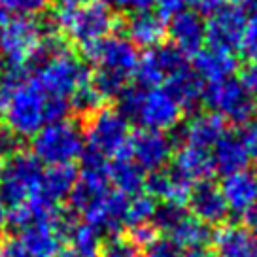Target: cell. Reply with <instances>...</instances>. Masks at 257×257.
<instances>
[{"label": "cell", "mask_w": 257, "mask_h": 257, "mask_svg": "<svg viewBox=\"0 0 257 257\" xmlns=\"http://www.w3.org/2000/svg\"><path fill=\"white\" fill-rule=\"evenodd\" d=\"M21 152V144H19V137H16L12 131H0V157L10 159Z\"/></svg>", "instance_id": "37"}, {"label": "cell", "mask_w": 257, "mask_h": 257, "mask_svg": "<svg viewBox=\"0 0 257 257\" xmlns=\"http://www.w3.org/2000/svg\"><path fill=\"white\" fill-rule=\"evenodd\" d=\"M70 104L49 98L23 70H10L0 78V115L16 137H34L48 123L66 119Z\"/></svg>", "instance_id": "1"}, {"label": "cell", "mask_w": 257, "mask_h": 257, "mask_svg": "<svg viewBox=\"0 0 257 257\" xmlns=\"http://www.w3.org/2000/svg\"><path fill=\"white\" fill-rule=\"evenodd\" d=\"M44 169L32 153L19 152L0 165V202L14 208L36 197L42 189Z\"/></svg>", "instance_id": "8"}, {"label": "cell", "mask_w": 257, "mask_h": 257, "mask_svg": "<svg viewBox=\"0 0 257 257\" xmlns=\"http://www.w3.org/2000/svg\"><path fill=\"white\" fill-rule=\"evenodd\" d=\"M210 153H212V161H214V169L221 172L223 176H231V174H236L242 170H248L249 155L244 140L238 135L225 133L223 138L214 146V150Z\"/></svg>", "instance_id": "23"}, {"label": "cell", "mask_w": 257, "mask_h": 257, "mask_svg": "<svg viewBox=\"0 0 257 257\" xmlns=\"http://www.w3.org/2000/svg\"><path fill=\"white\" fill-rule=\"evenodd\" d=\"M17 238L31 257H57L61 251L63 234L57 225L38 223L23 229Z\"/></svg>", "instance_id": "25"}, {"label": "cell", "mask_w": 257, "mask_h": 257, "mask_svg": "<svg viewBox=\"0 0 257 257\" xmlns=\"http://www.w3.org/2000/svg\"><path fill=\"white\" fill-rule=\"evenodd\" d=\"M91 74L76 55L63 49L61 46L49 49L44 53L36 74L32 80L38 83V87L57 100H64L70 104L72 96L89 81Z\"/></svg>", "instance_id": "4"}, {"label": "cell", "mask_w": 257, "mask_h": 257, "mask_svg": "<svg viewBox=\"0 0 257 257\" xmlns=\"http://www.w3.org/2000/svg\"><path fill=\"white\" fill-rule=\"evenodd\" d=\"M57 257H78L74 251H70V249H66V251H59V255Z\"/></svg>", "instance_id": "47"}, {"label": "cell", "mask_w": 257, "mask_h": 257, "mask_svg": "<svg viewBox=\"0 0 257 257\" xmlns=\"http://www.w3.org/2000/svg\"><path fill=\"white\" fill-rule=\"evenodd\" d=\"M53 38L31 17H12L0 25V53L10 63V70H25L31 61L44 55Z\"/></svg>", "instance_id": "6"}, {"label": "cell", "mask_w": 257, "mask_h": 257, "mask_svg": "<svg viewBox=\"0 0 257 257\" xmlns=\"http://www.w3.org/2000/svg\"><path fill=\"white\" fill-rule=\"evenodd\" d=\"M64 238L70 242V251H74L78 257H98L102 248L100 231L85 221L83 223L76 221L68 229Z\"/></svg>", "instance_id": "30"}, {"label": "cell", "mask_w": 257, "mask_h": 257, "mask_svg": "<svg viewBox=\"0 0 257 257\" xmlns=\"http://www.w3.org/2000/svg\"><path fill=\"white\" fill-rule=\"evenodd\" d=\"M48 6V0H0V8L14 17H34Z\"/></svg>", "instance_id": "34"}, {"label": "cell", "mask_w": 257, "mask_h": 257, "mask_svg": "<svg viewBox=\"0 0 257 257\" xmlns=\"http://www.w3.org/2000/svg\"><path fill=\"white\" fill-rule=\"evenodd\" d=\"M244 229L257 240V206H253V208L244 216Z\"/></svg>", "instance_id": "42"}, {"label": "cell", "mask_w": 257, "mask_h": 257, "mask_svg": "<svg viewBox=\"0 0 257 257\" xmlns=\"http://www.w3.org/2000/svg\"><path fill=\"white\" fill-rule=\"evenodd\" d=\"M144 257H184V249L169 236H157L150 246H146Z\"/></svg>", "instance_id": "35"}, {"label": "cell", "mask_w": 257, "mask_h": 257, "mask_svg": "<svg viewBox=\"0 0 257 257\" xmlns=\"http://www.w3.org/2000/svg\"><path fill=\"white\" fill-rule=\"evenodd\" d=\"M159 14L163 17H174L178 14H182L185 10L191 8L195 14H216L217 10H221L227 4V0H159Z\"/></svg>", "instance_id": "31"}, {"label": "cell", "mask_w": 257, "mask_h": 257, "mask_svg": "<svg viewBox=\"0 0 257 257\" xmlns=\"http://www.w3.org/2000/svg\"><path fill=\"white\" fill-rule=\"evenodd\" d=\"M0 257H31L19 238L10 236L0 240Z\"/></svg>", "instance_id": "39"}, {"label": "cell", "mask_w": 257, "mask_h": 257, "mask_svg": "<svg viewBox=\"0 0 257 257\" xmlns=\"http://www.w3.org/2000/svg\"><path fill=\"white\" fill-rule=\"evenodd\" d=\"M87 152L102 159H115L127 152L131 140V128L127 117L113 108H100L89 117L85 128Z\"/></svg>", "instance_id": "9"}, {"label": "cell", "mask_w": 257, "mask_h": 257, "mask_svg": "<svg viewBox=\"0 0 257 257\" xmlns=\"http://www.w3.org/2000/svg\"><path fill=\"white\" fill-rule=\"evenodd\" d=\"M100 257H144V251L137 246L128 236L113 234L110 240H106L100 248Z\"/></svg>", "instance_id": "33"}, {"label": "cell", "mask_w": 257, "mask_h": 257, "mask_svg": "<svg viewBox=\"0 0 257 257\" xmlns=\"http://www.w3.org/2000/svg\"><path fill=\"white\" fill-rule=\"evenodd\" d=\"M172 172L191 185L208 182L212 174L216 172L212 153L184 144V148H180L176 157H174V170Z\"/></svg>", "instance_id": "18"}, {"label": "cell", "mask_w": 257, "mask_h": 257, "mask_svg": "<svg viewBox=\"0 0 257 257\" xmlns=\"http://www.w3.org/2000/svg\"><path fill=\"white\" fill-rule=\"evenodd\" d=\"M242 85L251 96H257V59H251L242 70Z\"/></svg>", "instance_id": "40"}, {"label": "cell", "mask_w": 257, "mask_h": 257, "mask_svg": "<svg viewBox=\"0 0 257 257\" xmlns=\"http://www.w3.org/2000/svg\"><path fill=\"white\" fill-rule=\"evenodd\" d=\"M119 112L146 131L167 133L182 121L184 108L165 87L125 89L121 93Z\"/></svg>", "instance_id": "3"}, {"label": "cell", "mask_w": 257, "mask_h": 257, "mask_svg": "<svg viewBox=\"0 0 257 257\" xmlns=\"http://www.w3.org/2000/svg\"><path fill=\"white\" fill-rule=\"evenodd\" d=\"M242 140L246 144V150H248L249 161H253L257 165V121L255 123H249L244 135H242Z\"/></svg>", "instance_id": "41"}, {"label": "cell", "mask_w": 257, "mask_h": 257, "mask_svg": "<svg viewBox=\"0 0 257 257\" xmlns=\"http://www.w3.org/2000/svg\"><path fill=\"white\" fill-rule=\"evenodd\" d=\"M219 189L227 202V208L233 214L246 216L253 206H257V174L251 170L225 176Z\"/></svg>", "instance_id": "17"}, {"label": "cell", "mask_w": 257, "mask_h": 257, "mask_svg": "<svg viewBox=\"0 0 257 257\" xmlns=\"http://www.w3.org/2000/svg\"><path fill=\"white\" fill-rule=\"evenodd\" d=\"M55 25L66 38L87 48L110 36L115 27V16L106 2L89 0L76 6H59Z\"/></svg>", "instance_id": "5"}, {"label": "cell", "mask_w": 257, "mask_h": 257, "mask_svg": "<svg viewBox=\"0 0 257 257\" xmlns=\"http://www.w3.org/2000/svg\"><path fill=\"white\" fill-rule=\"evenodd\" d=\"M236 66H238V63H236L233 53L208 48L201 49L195 55L191 70L201 78V81L216 83V81L233 78V74L236 72Z\"/></svg>", "instance_id": "21"}, {"label": "cell", "mask_w": 257, "mask_h": 257, "mask_svg": "<svg viewBox=\"0 0 257 257\" xmlns=\"http://www.w3.org/2000/svg\"><path fill=\"white\" fill-rule=\"evenodd\" d=\"M89 0H59V6H76V4H83Z\"/></svg>", "instance_id": "46"}, {"label": "cell", "mask_w": 257, "mask_h": 257, "mask_svg": "<svg viewBox=\"0 0 257 257\" xmlns=\"http://www.w3.org/2000/svg\"><path fill=\"white\" fill-rule=\"evenodd\" d=\"M214 233L210 231L208 225L201 223L199 219H195L193 216L185 214L180 223L169 233V238L176 242L182 249H204L212 242Z\"/></svg>", "instance_id": "28"}, {"label": "cell", "mask_w": 257, "mask_h": 257, "mask_svg": "<svg viewBox=\"0 0 257 257\" xmlns=\"http://www.w3.org/2000/svg\"><path fill=\"white\" fill-rule=\"evenodd\" d=\"M225 121L217 117L216 113H197L185 123L184 140L185 146H193L199 150H214V146L223 138Z\"/></svg>", "instance_id": "22"}, {"label": "cell", "mask_w": 257, "mask_h": 257, "mask_svg": "<svg viewBox=\"0 0 257 257\" xmlns=\"http://www.w3.org/2000/svg\"><path fill=\"white\" fill-rule=\"evenodd\" d=\"M174 144L167 133L146 131L140 128L138 133L131 135L127 146L128 157L137 163L144 172H159L167 167L172 157Z\"/></svg>", "instance_id": "12"}, {"label": "cell", "mask_w": 257, "mask_h": 257, "mask_svg": "<svg viewBox=\"0 0 257 257\" xmlns=\"http://www.w3.org/2000/svg\"><path fill=\"white\" fill-rule=\"evenodd\" d=\"M0 25H2V17H0Z\"/></svg>", "instance_id": "48"}, {"label": "cell", "mask_w": 257, "mask_h": 257, "mask_svg": "<svg viewBox=\"0 0 257 257\" xmlns=\"http://www.w3.org/2000/svg\"><path fill=\"white\" fill-rule=\"evenodd\" d=\"M127 40L135 48L153 49L161 46L163 38L167 36V23L165 17L155 12H140L133 14L127 21Z\"/></svg>", "instance_id": "19"}, {"label": "cell", "mask_w": 257, "mask_h": 257, "mask_svg": "<svg viewBox=\"0 0 257 257\" xmlns=\"http://www.w3.org/2000/svg\"><path fill=\"white\" fill-rule=\"evenodd\" d=\"M184 257H217L214 251H210V249H193V251H189L187 255H184Z\"/></svg>", "instance_id": "45"}, {"label": "cell", "mask_w": 257, "mask_h": 257, "mask_svg": "<svg viewBox=\"0 0 257 257\" xmlns=\"http://www.w3.org/2000/svg\"><path fill=\"white\" fill-rule=\"evenodd\" d=\"M85 152V138L80 127L70 119L48 123L32 137V155L40 165L61 167L74 165Z\"/></svg>", "instance_id": "7"}, {"label": "cell", "mask_w": 257, "mask_h": 257, "mask_svg": "<svg viewBox=\"0 0 257 257\" xmlns=\"http://www.w3.org/2000/svg\"><path fill=\"white\" fill-rule=\"evenodd\" d=\"M202 100L212 110V113H216L223 121H231L234 125L249 123L257 110L253 96L242 85L240 80L234 78L208 83L202 93Z\"/></svg>", "instance_id": "10"}, {"label": "cell", "mask_w": 257, "mask_h": 257, "mask_svg": "<svg viewBox=\"0 0 257 257\" xmlns=\"http://www.w3.org/2000/svg\"><path fill=\"white\" fill-rule=\"evenodd\" d=\"M236 6L242 8L244 12L249 10L251 14H257V0H238V2H236Z\"/></svg>", "instance_id": "44"}, {"label": "cell", "mask_w": 257, "mask_h": 257, "mask_svg": "<svg viewBox=\"0 0 257 257\" xmlns=\"http://www.w3.org/2000/svg\"><path fill=\"white\" fill-rule=\"evenodd\" d=\"M144 187L148 189L150 197L161 199L163 204H174V206L184 208L189 201V193H191L193 185L176 176L174 172L159 170V172L150 174V178H146Z\"/></svg>", "instance_id": "24"}, {"label": "cell", "mask_w": 257, "mask_h": 257, "mask_svg": "<svg viewBox=\"0 0 257 257\" xmlns=\"http://www.w3.org/2000/svg\"><path fill=\"white\" fill-rule=\"evenodd\" d=\"M85 57L96 66L91 76V85L102 102L119 96L127 89V81L135 76L138 64L137 48L121 36H108L104 40L83 48Z\"/></svg>", "instance_id": "2"}, {"label": "cell", "mask_w": 257, "mask_h": 257, "mask_svg": "<svg viewBox=\"0 0 257 257\" xmlns=\"http://www.w3.org/2000/svg\"><path fill=\"white\" fill-rule=\"evenodd\" d=\"M212 242L217 257H257V240L244 229V225H219Z\"/></svg>", "instance_id": "20"}, {"label": "cell", "mask_w": 257, "mask_h": 257, "mask_svg": "<svg viewBox=\"0 0 257 257\" xmlns=\"http://www.w3.org/2000/svg\"><path fill=\"white\" fill-rule=\"evenodd\" d=\"M187 66V59L182 51H178L172 44H161L138 57L135 76L144 87H161Z\"/></svg>", "instance_id": "11"}, {"label": "cell", "mask_w": 257, "mask_h": 257, "mask_svg": "<svg viewBox=\"0 0 257 257\" xmlns=\"http://www.w3.org/2000/svg\"><path fill=\"white\" fill-rule=\"evenodd\" d=\"M244 27V10L236 4H225L223 8L210 16V21L206 23V42L210 48L233 53L236 48H240Z\"/></svg>", "instance_id": "13"}, {"label": "cell", "mask_w": 257, "mask_h": 257, "mask_svg": "<svg viewBox=\"0 0 257 257\" xmlns=\"http://www.w3.org/2000/svg\"><path fill=\"white\" fill-rule=\"evenodd\" d=\"M240 48L244 51V55L249 57V61L257 59V14H251V17L246 19Z\"/></svg>", "instance_id": "36"}, {"label": "cell", "mask_w": 257, "mask_h": 257, "mask_svg": "<svg viewBox=\"0 0 257 257\" xmlns=\"http://www.w3.org/2000/svg\"><path fill=\"white\" fill-rule=\"evenodd\" d=\"M6 227H8V208L0 202V240H2V236H4Z\"/></svg>", "instance_id": "43"}, {"label": "cell", "mask_w": 257, "mask_h": 257, "mask_svg": "<svg viewBox=\"0 0 257 257\" xmlns=\"http://www.w3.org/2000/svg\"><path fill=\"white\" fill-rule=\"evenodd\" d=\"M110 184H113L115 191L123 193L127 197H135L142 193L146 185L144 170L138 167L135 161L128 157V153H121L110 165Z\"/></svg>", "instance_id": "26"}, {"label": "cell", "mask_w": 257, "mask_h": 257, "mask_svg": "<svg viewBox=\"0 0 257 257\" xmlns=\"http://www.w3.org/2000/svg\"><path fill=\"white\" fill-rule=\"evenodd\" d=\"M187 206L195 219H199L201 223L208 225V227L210 225H223L229 216V208H227V202L221 195L219 185H216L210 180L193 185Z\"/></svg>", "instance_id": "14"}, {"label": "cell", "mask_w": 257, "mask_h": 257, "mask_svg": "<svg viewBox=\"0 0 257 257\" xmlns=\"http://www.w3.org/2000/svg\"><path fill=\"white\" fill-rule=\"evenodd\" d=\"M76 184H78V169L74 165L49 167L48 170H44L40 193L48 197L49 201L59 204L72 195Z\"/></svg>", "instance_id": "27"}, {"label": "cell", "mask_w": 257, "mask_h": 257, "mask_svg": "<svg viewBox=\"0 0 257 257\" xmlns=\"http://www.w3.org/2000/svg\"><path fill=\"white\" fill-rule=\"evenodd\" d=\"M127 206V195L115 191V189H110L98 201L93 202L81 216L85 219V223L93 225L98 231H108V233L115 234L125 225Z\"/></svg>", "instance_id": "15"}, {"label": "cell", "mask_w": 257, "mask_h": 257, "mask_svg": "<svg viewBox=\"0 0 257 257\" xmlns=\"http://www.w3.org/2000/svg\"><path fill=\"white\" fill-rule=\"evenodd\" d=\"M157 210V202L153 197H150L148 193H138L133 199H128L127 206V217H125V225L128 229L138 227V225L152 223L153 216Z\"/></svg>", "instance_id": "32"}, {"label": "cell", "mask_w": 257, "mask_h": 257, "mask_svg": "<svg viewBox=\"0 0 257 257\" xmlns=\"http://www.w3.org/2000/svg\"><path fill=\"white\" fill-rule=\"evenodd\" d=\"M115 8L128 12V14H140V12H152V8L159 0H110Z\"/></svg>", "instance_id": "38"}, {"label": "cell", "mask_w": 257, "mask_h": 257, "mask_svg": "<svg viewBox=\"0 0 257 257\" xmlns=\"http://www.w3.org/2000/svg\"><path fill=\"white\" fill-rule=\"evenodd\" d=\"M167 32L170 34L172 46L178 51H182L185 57H195L202 49V44L206 42V23L199 14L191 10H185L172 17Z\"/></svg>", "instance_id": "16"}, {"label": "cell", "mask_w": 257, "mask_h": 257, "mask_svg": "<svg viewBox=\"0 0 257 257\" xmlns=\"http://www.w3.org/2000/svg\"><path fill=\"white\" fill-rule=\"evenodd\" d=\"M163 87L174 96V100L184 110L193 108L199 100H202V93H204L201 78L193 72L189 66L185 70H182L180 74H176L172 80L167 81Z\"/></svg>", "instance_id": "29"}]
</instances>
